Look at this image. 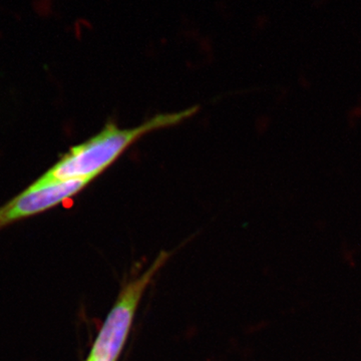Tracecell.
I'll return each instance as SVG.
<instances>
[{
	"mask_svg": "<svg viewBox=\"0 0 361 361\" xmlns=\"http://www.w3.org/2000/svg\"><path fill=\"white\" fill-rule=\"evenodd\" d=\"M166 259L167 255L160 256L146 272L135 278L121 291L97 334L89 360L118 361L129 336L142 297L157 272L165 264Z\"/></svg>",
	"mask_w": 361,
	"mask_h": 361,
	"instance_id": "2",
	"label": "cell"
},
{
	"mask_svg": "<svg viewBox=\"0 0 361 361\" xmlns=\"http://www.w3.org/2000/svg\"><path fill=\"white\" fill-rule=\"evenodd\" d=\"M87 361H92V360H89V358H87Z\"/></svg>",
	"mask_w": 361,
	"mask_h": 361,
	"instance_id": "4",
	"label": "cell"
},
{
	"mask_svg": "<svg viewBox=\"0 0 361 361\" xmlns=\"http://www.w3.org/2000/svg\"><path fill=\"white\" fill-rule=\"evenodd\" d=\"M92 180H68L37 184L0 208V229L25 218L44 212L82 192Z\"/></svg>",
	"mask_w": 361,
	"mask_h": 361,
	"instance_id": "3",
	"label": "cell"
},
{
	"mask_svg": "<svg viewBox=\"0 0 361 361\" xmlns=\"http://www.w3.org/2000/svg\"><path fill=\"white\" fill-rule=\"evenodd\" d=\"M197 111L198 106L178 113L161 114L130 129H122L115 123H108L99 134L73 147L35 183L44 184L59 180H94L144 135L178 125L191 118Z\"/></svg>",
	"mask_w": 361,
	"mask_h": 361,
	"instance_id": "1",
	"label": "cell"
}]
</instances>
